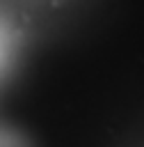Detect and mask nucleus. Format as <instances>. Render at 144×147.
<instances>
[{
    "label": "nucleus",
    "mask_w": 144,
    "mask_h": 147,
    "mask_svg": "<svg viewBox=\"0 0 144 147\" xmlns=\"http://www.w3.org/2000/svg\"><path fill=\"white\" fill-rule=\"evenodd\" d=\"M7 51H9V37H7V30L0 25V67L7 57Z\"/></svg>",
    "instance_id": "obj_1"
},
{
    "label": "nucleus",
    "mask_w": 144,
    "mask_h": 147,
    "mask_svg": "<svg viewBox=\"0 0 144 147\" xmlns=\"http://www.w3.org/2000/svg\"><path fill=\"white\" fill-rule=\"evenodd\" d=\"M0 147H18V140L5 131H0Z\"/></svg>",
    "instance_id": "obj_2"
}]
</instances>
